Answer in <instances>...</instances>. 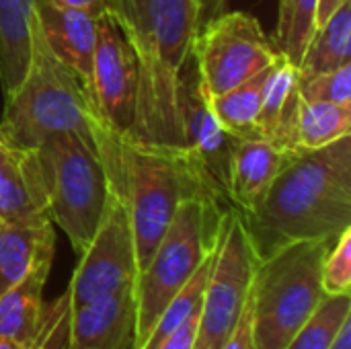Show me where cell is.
<instances>
[{
    "label": "cell",
    "mask_w": 351,
    "mask_h": 349,
    "mask_svg": "<svg viewBox=\"0 0 351 349\" xmlns=\"http://www.w3.org/2000/svg\"><path fill=\"white\" fill-rule=\"evenodd\" d=\"M228 206L212 197L185 200L165 237L156 245L148 265L136 280V346L148 341L169 300L193 278L204 259L216 249L224 210Z\"/></svg>",
    "instance_id": "cell-7"
},
{
    "label": "cell",
    "mask_w": 351,
    "mask_h": 349,
    "mask_svg": "<svg viewBox=\"0 0 351 349\" xmlns=\"http://www.w3.org/2000/svg\"><path fill=\"white\" fill-rule=\"evenodd\" d=\"M346 0H319V8H317V27L323 25L331 12H335Z\"/></svg>",
    "instance_id": "cell-33"
},
{
    "label": "cell",
    "mask_w": 351,
    "mask_h": 349,
    "mask_svg": "<svg viewBox=\"0 0 351 349\" xmlns=\"http://www.w3.org/2000/svg\"><path fill=\"white\" fill-rule=\"evenodd\" d=\"M191 56L208 97L214 99L271 66L282 51L253 14L224 10L199 27Z\"/></svg>",
    "instance_id": "cell-9"
},
{
    "label": "cell",
    "mask_w": 351,
    "mask_h": 349,
    "mask_svg": "<svg viewBox=\"0 0 351 349\" xmlns=\"http://www.w3.org/2000/svg\"><path fill=\"white\" fill-rule=\"evenodd\" d=\"M197 327H199V311H195L191 317H187L154 349H195V346H197Z\"/></svg>",
    "instance_id": "cell-29"
},
{
    "label": "cell",
    "mask_w": 351,
    "mask_h": 349,
    "mask_svg": "<svg viewBox=\"0 0 351 349\" xmlns=\"http://www.w3.org/2000/svg\"><path fill=\"white\" fill-rule=\"evenodd\" d=\"M226 2L228 0H197V4H199V27L206 25L208 21H212L214 16H218L220 12H224Z\"/></svg>",
    "instance_id": "cell-32"
},
{
    "label": "cell",
    "mask_w": 351,
    "mask_h": 349,
    "mask_svg": "<svg viewBox=\"0 0 351 349\" xmlns=\"http://www.w3.org/2000/svg\"><path fill=\"white\" fill-rule=\"evenodd\" d=\"M47 214L31 154L14 150L0 138V220Z\"/></svg>",
    "instance_id": "cell-20"
},
{
    "label": "cell",
    "mask_w": 351,
    "mask_h": 349,
    "mask_svg": "<svg viewBox=\"0 0 351 349\" xmlns=\"http://www.w3.org/2000/svg\"><path fill=\"white\" fill-rule=\"evenodd\" d=\"M97 19L99 16L60 6L51 0L35 2V21L45 45L58 60L76 72L84 88H88L93 72Z\"/></svg>",
    "instance_id": "cell-14"
},
{
    "label": "cell",
    "mask_w": 351,
    "mask_h": 349,
    "mask_svg": "<svg viewBox=\"0 0 351 349\" xmlns=\"http://www.w3.org/2000/svg\"><path fill=\"white\" fill-rule=\"evenodd\" d=\"M331 349H351V319L341 327V331H339V335H337Z\"/></svg>",
    "instance_id": "cell-34"
},
{
    "label": "cell",
    "mask_w": 351,
    "mask_h": 349,
    "mask_svg": "<svg viewBox=\"0 0 351 349\" xmlns=\"http://www.w3.org/2000/svg\"><path fill=\"white\" fill-rule=\"evenodd\" d=\"M138 60L136 119L128 138L185 148L177 84L199 31L197 0H105Z\"/></svg>",
    "instance_id": "cell-3"
},
{
    "label": "cell",
    "mask_w": 351,
    "mask_h": 349,
    "mask_svg": "<svg viewBox=\"0 0 351 349\" xmlns=\"http://www.w3.org/2000/svg\"><path fill=\"white\" fill-rule=\"evenodd\" d=\"M86 93L97 123L130 136L138 103V60L107 8L97 19V43Z\"/></svg>",
    "instance_id": "cell-11"
},
{
    "label": "cell",
    "mask_w": 351,
    "mask_h": 349,
    "mask_svg": "<svg viewBox=\"0 0 351 349\" xmlns=\"http://www.w3.org/2000/svg\"><path fill=\"white\" fill-rule=\"evenodd\" d=\"M288 156V150L265 138H239L228 171V204L241 214L249 212L263 197Z\"/></svg>",
    "instance_id": "cell-16"
},
{
    "label": "cell",
    "mask_w": 351,
    "mask_h": 349,
    "mask_svg": "<svg viewBox=\"0 0 351 349\" xmlns=\"http://www.w3.org/2000/svg\"><path fill=\"white\" fill-rule=\"evenodd\" d=\"M95 113L82 80L45 45L35 14L31 19V60L19 86L4 97L0 138L31 152L60 134L93 140Z\"/></svg>",
    "instance_id": "cell-4"
},
{
    "label": "cell",
    "mask_w": 351,
    "mask_h": 349,
    "mask_svg": "<svg viewBox=\"0 0 351 349\" xmlns=\"http://www.w3.org/2000/svg\"><path fill=\"white\" fill-rule=\"evenodd\" d=\"M321 284L329 296L351 294V226L329 247L323 259Z\"/></svg>",
    "instance_id": "cell-27"
},
{
    "label": "cell",
    "mask_w": 351,
    "mask_h": 349,
    "mask_svg": "<svg viewBox=\"0 0 351 349\" xmlns=\"http://www.w3.org/2000/svg\"><path fill=\"white\" fill-rule=\"evenodd\" d=\"M37 0H0V86L8 97L31 60V19Z\"/></svg>",
    "instance_id": "cell-19"
},
{
    "label": "cell",
    "mask_w": 351,
    "mask_h": 349,
    "mask_svg": "<svg viewBox=\"0 0 351 349\" xmlns=\"http://www.w3.org/2000/svg\"><path fill=\"white\" fill-rule=\"evenodd\" d=\"M51 2H56L60 6H66V8L88 12L93 16H101L105 12V0H51Z\"/></svg>",
    "instance_id": "cell-31"
},
{
    "label": "cell",
    "mask_w": 351,
    "mask_h": 349,
    "mask_svg": "<svg viewBox=\"0 0 351 349\" xmlns=\"http://www.w3.org/2000/svg\"><path fill=\"white\" fill-rule=\"evenodd\" d=\"M251 296V294H249ZM220 349H257L255 348V339H253V323H251V302L247 304L239 325L234 327V331L228 335V339L222 344Z\"/></svg>",
    "instance_id": "cell-30"
},
{
    "label": "cell",
    "mask_w": 351,
    "mask_h": 349,
    "mask_svg": "<svg viewBox=\"0 0 351 349\" xmlns=\"http://www.w3.org/2000/svg\"><path fill=\"white\" fill-rule=\"evenodd\" d=\"M351 134V105L306 101L300 97L296 113V148L317 150Z\"/></svg>",
    "instance_id": "cell-23"
},
{
    "label": "cell",
    "mask_w": 351,
    "mask_h": 349,
    "mask_svg": "<svg viewBox=\"0 0 351 349\" xmlns=\"http://www.w3.org/2000/svg\"><path fill=\"white\" fill-rule=\"evenodd\" d=\"M51 261H41L16 286L0 294V337L14 339L31 348L45 319L43 288Z\"/></svg>",
    "instance_id": "cell-18"
},
{
    "label": "cell",
    "mask_w": 351,
    "mask_h": 349,
    "mask_svg": "<svg viewBox=\"0 0 351 349\" xmlns=\"http://www.w3.org/2000/svg\"><path fill=\"white\" fill-rule=\"evenodd\" d=\"M0 349H31V348H27V346H23V344H19V341H14V339L0 337Z\"/></svg>",
    "instance_id": "cell-35"
},
{
    "label": "cell",
    "mask_w": 351,
    "mask_h": 349,
    "mask_svg": "<svg viewBox=\"0 0 351 349\" xmlns=\"http://www.w3.org/2000/svg\"><path fill=\"white\" fill-rule=\"evenodd\" d=\"M271 66H267L253 78L245 80L243 84L234 86L232 91L210 99L214 115L232 136L261 138L259 136V109H261L263 84L267 80Z\"/></svg>",
    "instance_id": "cell-22"
},
{
    "label": "cell",
    "mask_w": 351,
    "mask_h": 349,
    "mask_svg": "<svg viewBox=\"0 0 351 349\" xmlns=\"http://www.w3.org/2000/svg\"><path fill=\"white\" fill-rule=\"evenodd\" d=\"M351 62V0H346L317 27L298 66L300 78L335 70Z\"/></svg>",
    "instance_id": "cell-21"
},
{
    "label": "cell",
    "mask_w": 351,
    "mask_h": 349,
    "mask_svg": "<svg viewBox=\"0 0 351 349\" xmlns=\"http://www.w3.org/2000/svg\"><path fill=\"white\" fill-rule=\"evenodd\" d=\"M68 315H70V300H68V292H64L56 302L45 304V319L31 349H64L66 333H68Z\"/></svg>",
    "instance_id": "cell-28"
},
{
    "label": "cell",
    "mask_w": 351,
    "mask_h": 349,
    "mask_svg": "<svg viewBox=\"0 0 351 349\" xmlns=\"http://www.w3.org/2000/svg\"><path fill=\"white\" fill-rule=\"evenodd\" d=\"M351 319V294H325L308 321L294 333L286 349H331L341 327Z\"/></svg>",
    "instance_id": "cell-25"
},
{
    "label": "cell",
    "mask_w": 351,
    "mask_h": 349,
    "mask_svg": "<svg viewBox=\"0 0 351 349\" xmlns=\"http://www.w3.org/2000/svg\"><path fill=\"white\" fill-rule=\"evenodd\" d=\"M47 216L76 255L90 243L109 197V179L95 140L60 134L29 152Z\"/></svg>",
    "instance_id": "cell-5"
},
{
    "label": "cell",
    "mask_w": 351,
    "mask_h": 349,
    "mask_svg": "<svg viewBox=\"0 0 351 349\" xmlns=\"http://www.w3.org/2000/svg\"><path fill=\"white\" fill-rule=\"evenodd\" d=\"M56 230L47 214L0 220V294L27 278L41 261H53Z\"/></svg>",
    "instance_id": "cell-15"
},
{
    "label": "cell",
    "mask_w": 351,
    "mask_h": 349,
    "mask_svg": "<svg viewBox=\"0 0 351 349\" xmlns=\"http://www.w3.org/2000/svg\"><path fill=\"white\" fill-rule=\"evenodd\" d=\"M136 290L125 288L72 306L64 349H134Z\"/></svg>",
    "instance_id": "cell-13"
},
{
    "label": "cell",
    "mask_w": 351,
    "mask_h": 349,
    "mask_svg": "<svg viewBox=\"0 0 351 349\" xmlns=\"http://www.w3.org/2000/svg\"><path fill=\"white\" fill-rule=\"evenodd\" d=\"M177 115L185 148L212 177V181L220 187L228 202V171L239 138L232 136L214 115L210 97L202 84L193 56L185 62L179 74Z\"/></svg>",
    "instance_id": "cell-12"
},
{
    "label": "cell",
    "mask_w": 351,
    "mask_h": 349,
    "mask_svg": "<svg viewBox=\"0 0 351 349\" xmlns=\"http://www.w3.org/2000/svg\"><path fill=\"white\" fill-rule=\"evenodd\" d=\"M93 140L105 167L109 187L125 202L138 274L148 265L156 245L185 200L212 197L228 206L220 187L187 148L132 140L105 125H93Z\"/></svg>",
    "instance_id": "cell-2"
},
{
    "label": "cell",
    "mask_w": 351,
    "mask_h": 349,
    "mask_svg": "<svg viewBox=\"0 0 351 349\" xmlns=\"http://www.w3.org/2000/svg\"><path fill=\"white\" fill-rule=\"evenodd\" d=\"M78 257V267L66 290L70 309L136 286L138 261L130 214L115 189L109 187L103 218L90 243Z\"/></svg>",
    "instance_id": "cell-10"
},
{
    "label": "cell",
    "mask_w": 351,
    "mask_h": 349,
    "mask_svg": "<svg viewBox=\"0 0 351 349\" xmlns=\"http://www.w3.org/2000/svg\"><path fill=\"white\" fill-rule=\"evenodd\" d=\"M317 8L319 0H278L274 41L294 66H300L308 41L317 31Z\"/></svg>",
    "instance_id": "cell-24"
},
{
    "label": "cell",
    "mask_w": 351,
    "mask_h": 349,
    "mask_svg": "<svg viewBox=\"0 0 351 349\" xmlns=\"http://www.w3.org/2000/svg\"><path fill=\"white\" fill-rule=\"evenodd\" d=\"M300 105V72L284 53L269 68L259 109V136L282 150L296 148V113Z\"/></svg>",
    "instance_id": "cell-17"
},
{
    "label": "cell",
    "mask_w": 351,
    "mask_h": 349,
    "mask_svg": "<svg viewBox=\"0 0 351 349\" xmlns=\"http://www.w3.org/2000/svg\"><path fill=\"white\" fill-rule=\"evenodd\" d=\"M241 216L259 259L300 241L333 243L351 226V134L290 152L263 197Z\"/></svg>",
    "instance_id": "cell-1"
},
{
    "label": "cell",
    "mask_w": 351,
    "mask_h": 349,
    "mask_svg": "<svg viewBox=\"0 0 351 349\" xmlns=\"http://www.w3.org/2000/svg\"><path fill=\"white\" fill-rule=\"evenodd\" d=\"M259 255L239 210L228 206L222 216L216 253L208 276L195 349H220L239 325L251 294Z\"/></svg>",
    "instance_id": "cell-8"
},
{
    "label": "cell",
    "mask_w": 351,
    "mask_h": 349,
    "mask_svg": "<svg viewBox=\"0 0 351 349\" xmlns=\"http://www.w3.org/2000/svg\"><path fill=\"white\" fill-rule=\"evenodd\" d=\"M333 243L300 241L259 259L249 296L255 348L286 349L315 313L325 296L321 269Z\"/></svg>",
    "instance_id": "cell-6"
},
{
    "label": "cell",
    "mask_w": 351,
    "mask_h": 349,
    "mask_svg": "<svg viewBox=\"0 0 351 349\" xmlns=\"http://www.w3.org/2000/svg\"><path fill=\"white\" fill-rule=\"evenodd\" d=\"M300 97L306 101L351 105V62L335 70L300 78Z\"/></svg>",
    "instance_id": "cell-26"
}]
</instances>
